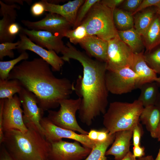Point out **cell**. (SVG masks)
<instances>
[{"mask_svg": "<svg viewBox=\"0 0 160 160\" xmlns=\"http://www.w3.org/2000/svg\"><path fill=\"white\" fill-rule=\"evenodd\" d=\"M61 53L64 61L76 60L83 67V75L78 76L74 91L81 100L79 118L83 123L90 126L95 118L106 111L109 92L105 80L106 63L91 58L69 41Z\"/></svg>", "mask_w": 160, "mask_h": 160, "instance_id": "obj_1", "label": "cell"}, {"mask_svg": "<svg viewBox=\"0 0 160 160\" xmlns=\"http://www.w3.org/2000/svg\"><path fill=\"white\" fill-rule=\"evenodd\" d=\"M50 65L41 58L24 60L13 68L7 79L18 80L23 88L34 94L44 111L57 108L74 89L69 80L56 77Z\"/></svg>", "mask_w": 160, "mask_h": 160, "instance_id": "obj_2", "label": "cell"}, {"mask_svg": "<svg viewBox=\"0 0 160 160\" xmlns=\"http://www.w3.org/2000/svg\"><path fill=\"white\" fill-rule=\"evenodd\" d=\"M26 126L28 130L24 133L16 130L4 132L2 144L15 160H47L50 143L36 128Z\"/></svg>", "mask_w": 160, "mask_h": 160, "instance_id": "obj_3", "label": "cell"}, {"mask_svg": "<svg viewBox=\"0 0 160 160\" xmlns=\"http://www.w3.org/2000/svg\"><path fill=\"white\" fill-rule=\"evenodd\" d=\"M143 108L138 100L131 103H111L104 114L103 124L110 135L120 131L132 129L139 122Z\"/></svg>", "mask_w": 160, "mask_h": 160, "instance_id": "obj_4", "label": "cell"}, {"mask_svg": "<svg viewBox=\"0 0 160 160\" xmlns=\"http://www.w3.org/2000/svg\"><path fill=\"white\" fill-rule=\"evenodd\" d=\"M100 1L92 6L81 23L85 26L89 36L108 41L119 36L113 21V10Z\"/></svg>", "mask_w": 160, "mask_h": 160, "instance_id": "obj_5", "label": "cell"}, {"mask_svg": "<svg viewBox=\"0 0 160 160\" xmlns=\"http://www.w3.org/2000/svg\"><path fill=\"white\" fill-rule=\"evenodd\" d=\"M81 99L67 98L60 102L58 111H48L47 117L54 124L63 128L87 135L88 132L83 129L78 124L76 113L80 107Z\"/></svg>", "mask_w": 160, "mask_h": 160, "instance_id": "obj_6", "label": "cell"}, {"mask_svg": "<svg viewBox=\"0 0 160 160\" xmlns=\"http://www.w3.org/2000/svg\"><path fill=\"white\" fill-rule=\"evenodd\" d=\"M105 80L108 92L113 94L130 92L140 86L138 76L129 67L107 70Z\"/></svg>", "mask_w": 160, "mask_h": 160, "instance_id": "obj_7", "label": "cell"}, {"mask_svg": "<svg viewBox=\"0 0 160 160\" xmlns=\"http://www.w3.org/2000/svg\"><path fill=\"white\" fill-rule=\"evenodd\" d=\"M50 143L47 160H82L92 150L76 141L70 142L61 140Z\"/></svg>", "mask_w": 160, "mask_h": 160, "instance_id": "obj_8", "label": "cell"}, {"mask_svg": "<svg viewBox=\"0 0 160 160\" xmlns=\"http://www.w3.org/2000/svg\"><path fill=\"white\" fill-rule=\"evenodd\" d=\"M107 70L113 71L129 67L134 53L130 48L120 38L119 36L108 41Z\"/></svg>", "mask_w": 160, "mask_h": 160, "instance_id": "obj_9", "label": "cell"}, {"mask_svg": "<svg viewBox=\"0 0 160 160\" xmlns=\"http://www.w3.org/2000/svg\"><path fill=\"white\" fill-rule=\"evenodd\" d=\"M19 97L16 94L11 98L4 99L2 111L3 128L4 132L16 130L23 132L28 128L23 119V110Z\"/></svg>", "mask_w": 160, "mask_h": 160, "instance_id": "obj_10", "label": "cell"}, {"mask_svg": "<svg viewBox=\"0 0 160 160\" xmlns=\"http://www.w3.org/2000/svg\"><path fill=\"white\" fill-rule=\"evenodd\" d=\"M41 124L46 139L51 143L62 140L63 138L73 140L82 145L91 149L98 142L90 139L87 135L78 134L75 132L58 127L53 123L47 117H43Z\"/></svg>", "mask_w": 160, "mask_h": 160, "instance_id": "obj_11", "label": "cell"}, {"mask_svg": "<svg viewBox=\"0 0 160 160\" xmlns=\"http://www.w3.org/2000/svg\"><path fill=\"white\" fill-rule=\"evenodd\" d=\"M21 22L29 30L46 31L63 38L72 26L71 24L62 16L50 12L46 14L43 18L38 21L22 20Z\"/></svg>", "mask_w": 160, "mask_h": 160, "instance_id": "obj_12", "label": "cell"}, {"mask_svg": "<svg viewBox=\"0 0 160 160\" xmlns=\"http://www.w3.org/2000/svg\"><path fill=\"white\" fill-rule=\"evenodd\" d=\"M18 95L23 109V119L25 125H30L34 127L44 136L41 124L44 111L39 106L36 97L23 88Z\"/></svg>", "mask_w": 160, "mask_h": 160, "instance_id": "obj_13", "label": "cell"}, {"mask_svg": "<svg viewBox=\"0 0 160 160\" xmlns=\"http://www.w3.org/2000/svg\"><path fill=\"white\" fill-rule=\"evenodd\" d=\"M19 36L20 43L17 47L18 51L21 53L27 50L37 54L51 66L52 71H60L64 63L61 57L53 50H46L32 41L25 34L21 32Z\"/></svg>", "mask_w": 160, "mask_h": 160, "instance_id": "obj_14", "label": "cell"}, {"mask_svg": "<svg viewBox=\"0 0 160 160\" xmlns=\"http://www.w3.org/2000/svg\"><path fill=\"white\" fill-rule=\"evenodd\" d=\"M21 32L37 45L48 50H53L57 54L61 53L65 46L63 37L48 31L30 30L22 27Z\"/></svg>", "mask_w": 160, "mask_h": 160, "instance_id": "obj_15", "label": "cell"}, {"mask_svg": "<svg viewBox=\"0 0 160 160\" xmlns=\"http://www.w3.org/2000/svg\"><path fill=\"white\" fill-rule=\"evenodd\" d=\"M44 4L46 11L60 15L74 26L78 11L85 0H74L69 1L63 4L48 3L45 0H42Z\"/></svg>", "mask_w": 160, "mask_h": 160, "instance_id": "obj_16", "label": "cell"}, {"mask_svg": "<svg viewBox=\"0 0 160 160\" xmlns=\"http://www.w3.org/2000/svg\"><path fill=\"white\" fill-rule=\"evenodd\" d=\"M133 129L118 131L111 147L106 152L105 155H112L115 160H121L130 151V140Z\"/></svg>", "mask_w": 160, "mask_h": 160, "instance_id": "obj_17", "label": "cell"}, {"mask_svg": "<svg viewBox=\"0 0 160 160\" xmlns=\"http://www.w3.org/2000/svg\"><path fill=\"white\" fill-rule=\"evenodd\" d=\"M79 44L89 55L97 60L106 62L108 41L95 36H89Z\"/></svg>", "mask_w": 160, "mask_h": 160, "instance_id": "obj_18", "label": "cell"}, {"mask_svg": "<svg viewBox=\"0 0 160 160\" xmlns=\"http://www.w3.org/2000/svg\"><path fill=\"white\" fill-rule=\"evenodd\" d=\"M129 67L138 76L140 87L145 83L155 81L158 77L157 73L147 64L143 52L134 54Z\"/></svg>", "mask_w": 160, "mask_h": 160, "instance_id": "obj_19", "label": "cell"}, {"mask_svg": "<svg viewBox=\"0 0 160 160\" xmlns=\"http://www.w3.org/2000/svg\"><path fill=\"white\" fill-rule=\"evenodd\" d=\"M0 43L10 42L7 33V27L11 23L15 22L17 16L15 9H20V7L17 4H8L0 0Z\"/></svg>", "mask_w": 160, "mask_h": 160, "instance_id": "obj_20", "label": "cell"}, {"mask_svg": "<svg viewBox=\"0 0 160 160\" xmlns=\"http://www.w3.org/2000/svg\"><path fill=\"white\" fill-rule=\"evenodd\" d=\"M140 120L145 125L151 137L156 138L160 127V110L155 105L144 107Z\"/></svg>", "mask_w": 160, "mask_h": 160, "instance_id": "obj_21", "label": "cell"}, {"mask_svg": "<svg viewBox=\"0 0 160 160\" xmlns=\"http://www.w3.org/2000/svg\"><path fill=\"white\" fill-rule=\"evenodd\" d=\"M119 36L121 40L131 49L134 53L143 52L144 44L141 36L134 27L124 31H118Z\"/></svg>", "mask_w": 160, "mask_h": 160, "instance_id": "obj_22", "label": "cell"}, {"mask_svg": "<svg viewBox=\"0 0 160 160\" xmlns=\"http://www.w3.org/2000/svg\"><path fill=\"white\" fill-rule=\"evenodd\" d=\"M140 89L141 93L137 100L143 107L155 105L159 93L158 83L156 81L146 83Z\"/></svg>", "mask_w": 160, "mask_h": 160, "instance_id": "obj_23", "label": "cell"}, {"mask_svg": "<svg viewBox=\"0 0 160 160\" xmlns=\"http://www.w3.org/2000/svg\"><path fill=\"white\" fill-rule=\"evenodd\" d=\"M143 36L147 51L150 52L160 45V17L158 15L155 16Z\"/></svg>", "mask_w": 160, "mask_h": 160, "instance_id": "obj_24", "label": "cell"}, {"mask_svg": "<svg viewBox=\"0 0 160 160\" xmlns=\"http://www.w3.org/2000/svg\"><path fill=\"white\" fill-rule=\"evenodd\" d=\"M156 13V9H148L137 14L135 17V28L141 36H143L151 25Z\"/></svg>", "mask_w": 160, "mask_h": 160, "instance_id": "obj_25", "label": "cell"}, {"mask_svg": "<svg viewBox=\"0 0 160 160\" xmlns=\"http://www.w3.org/2000/svg\"><path fill=\"white\" fill-rule=\"evenodd\" d=\"M113 16L117 31H124L134 27V19L131 13L116 8L113 11Z\"/></svg>", "mask_w": 160, "mask_h": 160, "instance_id": "obj_26", "label": "cell"}, {"mask_svg": "<svg viewBox=\"0 0 160 160\" xmlns=\"http://www.w3.org/2000/svg\"><path fill=\"white\" fill-rule=\"evenodd\" d=\"M115 138V133L110 134L106 141H98L85 160H107L106 152L108 147L113 143Z\"/></svg>", "mask_w": 160, "mask_h": 160, "instance_id": "obj_27", "label": "cell"}, {"mask_svg": "<svg viewBox=\"0 0 160 160\" xmlns=\"http://www.w3.org/2000/svg\"><path fill=\"white\" fill-rule=\"evenodd\" d=\"M23 87L17 79H0V98H11L16 93L18 94Z\"/></svg>", "mask_w": 160, "mask_h": 160, "instance_id": "obj_28", "label": "cell"}, {"mask_svg": "<svg viewBox=\"0 0 160 160\" xmlns=\"http://www.w3.org/2000/svg\"><path fill=\"white\" fill-rule=\"evenodd\" d=\"M29 55L26 51L21 52L17 58L7 61H0V79L5 80L8 79L9 74L16 64L21 61L27 60Z\"/></svg>", "mask_w": 160, "mask_h": 160, "instance_id": "obj_29", "label": "cell"}, {"mask_svg": "<svg viewBox=\"0 0 160 160\" xmlns=\"http://www.w3.org/2000/svg\"><path fill=\"white\" fill-rule=\"evenodd\" d=\"M88 36L85 26L81 23L75 28L68 30L64 37L68 38L71 43L76 44L80 43Z\"/></svg>", "mask_w": 160, "mask_h": 160, "instance_id": "obj_30", "label": "cell"}, {"mask_svg": "<svg viewBox=\"0 0 160 160\" xmlns=\"http://www.w3.org/2000/svg\"><path fill=\"white\" fill-rule=\"evenodd\" d=\"M144 55L148 66L157 74H160V48Z\"/></svg>", "mask_w": 160, "mask_h": 160, "instance_id": "obj_31", "label": "cell"}, {"mask_svg": "<svg viewBox=\"0 0 160 160\" xmlns=\"http://www.w3.org/2000/svg\"><path fill=\"white\" fill-rule=\"evenodd\" d=\"M100 0H85L79 8L73 29L80 25L92 6Z\"/></svg>", "mask_w": 160, "mask_h": 160, "instance_id": "obj_32", "label": "cell"}, {"mask_svg": "<svg viewBox=\"0 0 160 160\" xmlns=\"http://www.w3.org/2000/svg\"><path fill=\"white\" fill-rule=\"evenodd\" d=\"M20 43V41L16 42H5L0 44V60L2 61L6 56L11 58L14 57V53L13 50L17 49V46Z\"/></svg>", "mask_w": 160, "mask_h": 160, "instance_id": "obj_33", "label": "cell"}, {"mask_svg": "<svg viewBox=\"0 0 160 160\" xmlns=\"http://www.w3.org/2000/svg\"><path fill=\"white\" fill-rule=\"evenodd\" d=\"M22 27L16 22L12 23L9 25L7 28V33L10 42H13L16 36L21 32Z\"/></svg>", "mask_w": 160, "mask_h": 160, "instance_id": "obj_34", "label": "cell"}, {"mask_svg": "<svg viewBox=\"0 0 160 160\" xmlns=\"http://www.w3.org/2000/svg\"><path fill=\"white\" fill-rule=\"evenodd\" d=\"M142 0H124L123 4L124 10L131 13L132 14L138 8Z\"/></svg>", "mask_w": 160, "mask_h": 160, "instance_id": "obj_35", "label": "cell"}, {"mask_svg": "<svg viewBox=\"0 0 160 160\" xmlns=\"http://www.w3.org/2000/svg\"><path fill=\"white\" fill-rule=\"evenodd\" d=\"M143 132L142 126L139 122L133 129L132 137L134 146L140 145L141 138Z\"/></svg>", "mask_w": 160, "mask_h": 160, "instance_id": "obj_36", "label": "cell"}, {"mask_svg": "<svg viewBox=\"0 0 160 160\" xmlns=\"http://www.w3.org/2000/svg\"><path fill=\"white\" fill-rule=\"evenodd\" d=\"M30 11L32 15L35 17H39L43 15L46 10L42 1L33 3L31 7Z\"/></svg>", "mask_w": 160, "mask_h": 160, "instance_id": "obj_37", "label": "cell"}, {"mask_svg": "<svg viewBox=\"0 0 160 160\" xmlns=\"http://www.w3.org/2000/svg\"><path fill=\"white\" fill-rule=\"evenodd\" d=\"M160 2V0H143L137 10L132 14L133 15L138 12L149 7L156 6Z\"/></svg>", "mask_w": 160, "mask_h": 160, "instance_id": "obj_38", "label": "cell"}, {"mask_svg": "<svg viewBox=\"0 0 160 160\" xmlns=\"http://www.w3.org/2000/svg\"><path fill=\"white\" fill-rule=\"evenodd\" d=\"M124 0H102L100 2L107 7L113 10L116 7L124 2Z\"/></svg>", "mask_w": 160, "mask_h": 160, "instance_id": "obj_39", "label": "cell"}, {"mask_svg": "<svg viewBox=\"0 0 160 160\" xmlns=\"http://www.w3.org/2000/svg\"><path fill=\"white\" fill-rule=\"evenodd\" d=\"M4 99L0 100V143H2L4 138V133L3 128L2 111Z\"/></svg>", "mask_w": 160, "mask_h": 160, "instance_id": "obj_40", "label": "cell"}, {"mask_svg": "<svg viewBox=\"0 0 160 160\" xmlns=\"http://www.w3.org/2000/svg\"><path fill=\"white\" fill-rule=\"evenodd\" d=\"M0 160H15L8 152L3 144H1Z\"/></svg>", "mask_w": 160, "mask_h": 160, "instance_id": "obj_41", "label": "cell"}, {"mask_svg": "<svg viewBox=\"0 0 160 160\" xmlns=\"http://www.w3.org/2000/svg\"><path fill=\"white\" fill-rule=\"evenodd\" d=\"M145 148L140 145L134 146L133 148V156L136 158H140L144 156L145 154Z\"/></svg>", "mask_w": 160, "mask_h": 160, "instance_id": "obj_42", "label": "cell"}, {"mask_svg": "<svg viewBox=\"0 0 160 160\" xmlns=\"http://www.w3.org/2000/svg\"><path fill=\"white\" fill-rule=\"evenodd\" d=\"M109 135V132L105 129L98 130L97 141L104 142L108 139Z\"/></svg>", "mask_w": 160, "mask_h": 160, "instance_id": "obj_43", "label": "cell"}, {"mask_svg": "<svg viewBox=\"0 0 160 160\" xmlns=\"http://www.w3.org/2000/svg\"><path fill=\"white\" fill-rule=\"evenodd\" d=\"M4 3L8 4H12L17 3L20 5H23L24 2H26L28 4L30 5L31 4L32 1L30 0H2Z\"/></svg>", "mask_w": 160, "mask_h": 160, "instance_id": "obj_44", "label": "cell"}, {"mask_svg": "<svg viewBox=\"0 0 160 160\" xmlns=\"http://www.w3.org/2000/svg\"><path fill=\"white\" fill-rule=\"evenodd\" d=\"M98 130L95 129H91L88 132L87 136L90 140L97 141Z\"/></svg>", "mask_w": 160, "mask_h": 160, "instance_id": "obj_45", "label": "cell"}, {"mask_svg": "<svg viewBox=\"0 0 160 160\" xmlns=\"http://www.w3.org/2000/svg\"><path fill=\"white\" fill-rule=\"evenodd\" d=\"M121 160H137L133 155V153L130 151Z\"/></svg>", "mask_w": 160, "mask_h": 160, "instance_id": "obj_46", "label": "cell"}, {"mask_svg": "<svg viewBox=\"0 0 160 160\" xmlns=\"http://www.w3.org/2000/svg\"><path fill=\"white\" fill-rule=\"evenodd\" d=\"M154 159L152 155H148L142 157L138 158L137 160H153Z\"/></svg>", "mask_w": 160, "mask_h": 160, "instance_id": "obj_47", "label": "cell"}, {"mask_svg": "<svg viewBox=\"0 0 160 160\" xmlns=\"http://www.w3.org/2000/svg\"><path fill=\"white\" fill-rule=\"evenodd\" d=\"M155 105L160 110V92H159Z\"/></svg>", "mask_w": 160, "mask_h": 160, "instance_id": "obj_48", "label": "cell"}, {"mask_svg": "<svg viewBox=\"0 0 160 160\" xmlns=\"http://www.w3.org/2000/svg\"><path fill=\"white\" fill-rule=\"evenodd\" d=\"M156 6L157 7L156 13L160 17V2Z\"/></svg>", "mask_w": 160, "mask_h": 160, "instance_id": "obj_49", "label": "cell"}, {"mask_svg": "<svg viewBox=\"0 0 160 160\" xmlns=\"http://www.w3.org/2000/svg\"><path fill=\"white\" fill-rule=\"evenodd\" d=\"M153 160H160V148L156 157Z\"/></svg>", "mask_w": 160, "mask_h": 160, "instance_id": "obj_50", "label": "cell"}, {"mask_svg": "<svg viewBox=\"0 0 160 160\" xmlns=\"http://www.w3.org/2000/svg\"><path fill=\"white\" fill-rule=\"evenodd\" d=\"M159 141H160V127L159 130L157 138Z\"/></svg>", "mask_w": 160, "mask_h": 160, "instance_id": "obj_51", "label": "cell"}, {"mask_svg": "<svg viewBox=\"0 0 160 160\" xmlns=\"http://www.w3.org/2000/svg\"><path fill=\"white\" fill-rule=\"evenodd\" d=\"M155 81H156L158 84L160 85V76L157 78Z\"/></svg>", "mask_w": 160, "mask_h": 160, "instance_id": "obj_52", "label": "cell"}]
</instances>
